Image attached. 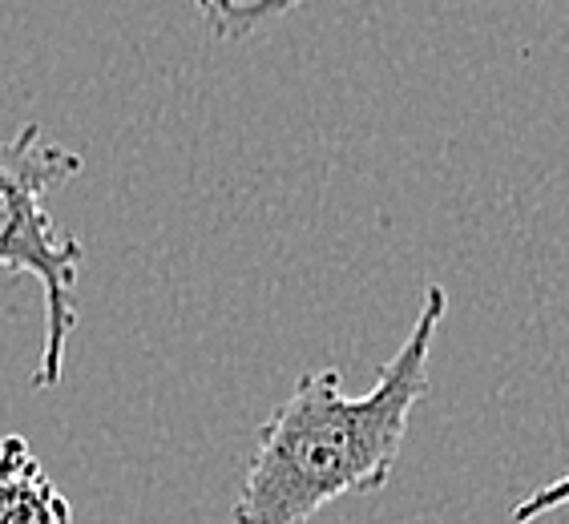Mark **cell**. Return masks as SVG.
<instances>
[{"mask_svg": "<svg viewBox=\"0 0 569 524\" xmlns=\"http://www.w3.org/2000/svg\"><path fill=\"white\" fill-rule=\"evenodd\" d=\"M198 17L219 41H251L267 24L283 21L287 12L299 9V0H194Z\"/></svg>", "mask_w": 569, "mask_h": 524, "instance_id": "277c9868", "label": "cell"}, {"mask_svg": "<svg viewBox=\"0 0 569 524\" xmlns=\"http://www.w3.org/2000/svg\"><path fill=\"white\" fill-rule=\"evenodd\" d=\"M0 524H73V504L17 432L0 436Z\"/></svg>", "mask_w": 569, "mask_h": 524, "instance_id": "3957f363", "label": "cell"}, {"mask_svg": "<svg viewBox=\"0 0 569 524\" xmlns=\"http://www.w3.org/2000/svg\"><path fill=\"white\" fill-rule=\"evenodd\" d=\"M561 501H566V481L549 484L546 492H537V496L526 504V508H517V524H526V516H529V513H549V508H558Z\"/></svg>", "mask_w": 569, "mask_h": 524, "instance_id": "5b68a950", "label": "cell"}, {"mask_svg": "<svg viewBox=\"0 0 569 524\" xmlns=\"http://www.w3.org/2000/svg\"><path fill=\"white\" fill-rule=\"evenodd\" d=\"M445 315L449 291L432 283L405 343L360 395L343 387L336 367L307 372L259 427L230 521L311 524L343 496L388 488L412 412L432 392L428 360Z\"/></svg>", "mask_w": 569, "mask_h": 524, "instance_id": "6da1fadb", "label": "cell"}, {"mask_svg": "<svg viewBox=\"0 0 569 524\" xmlns=\"http://www.w3.org/2000/svg\"><path fill=\"white\" fill-rule=\"evenodd\" d=\"M86 170V158L24 125L0 142V266L29 274L41 286L44 347L33 383L41 392L61 383L66 347L77 328V274L86 266L81 242L57 226L49 198Z\"/></svg>", "mask_w": 569, "mask_h": 524, "instance_id": "7a4b0ae2", "label": "cell"}]
</instances>
